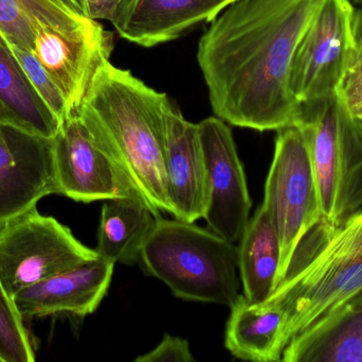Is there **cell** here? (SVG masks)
<instances>
[{"label": "cell", "mask_w": 362, "mask_h": 362, "mask_svg": "<svg viewBox=\"0 0 362 362\" xmlns=\"http://www.w3.org/2000/svg\"><path fill=\"white\" fill-rule=\"evenodd\" d=\"M320 1L235 0L211 21L197 62L215 116L259 132L299 123L291 64Z\"/></svg>", "instance_id": "obj_1"}, {"label": "cell", "mask_w": 362, "mask_h": 362, "mask_svg": "<svg viewBox=\"0 0 362 362\" xmlns=\"http://www.w3.org/2000/svg\"><path fill=\"white\" fill-rule=\"evenodd\" d=\"M165 93L105 62L76 110L155 214L171 215L165 168Z\"/></svg>", "instance_id": "obj_2"}, {"label": "cell", "mask_w": 362, "mask_h": 362, "mask_svg": "<svg viewBox=\"0 0 362 362\" xmlns=\"http://www.w3.org/2000/svg\"><path fill=\"white\" fill-rule=\"evenodd\" d=\"M362 297V210L341 227L319 221L293 251L284 276L262 304L285 315L283 344Z\"/></svg>", "instance_id": "obj_3"}, {"label": "cell", "mask_w": 362, "mask_h": 362, "mask_svg": "<svg viewBox=\"0 0 362 362\" xmlns=\"http://www.w3.org/2000/svg\"><path fill=\"white\" fill-rule=\"evenodd\" d=\"M139 261L180 299L231 307L240 295L238 247L194 222L159 217Z\"/></svg>", "instance_id": "obj_4"}, {"label": "cell", "mask_w": 362, "mask_h": 362, "mask_svg": "<svg viewBox=\"0 0 362 362\" xmlns=\"http://www.w3.org/2000/svg\"><path fill=\"white\" fill-rule=\"evenodd\" d=\"M320 198L321 221L346 225L362 210V121L349 110L340 89L302 104Z\"/></svg>", "instance_id": "obj_5"}, {"label": "cell", "mask_w": 362, "mask_h": 362, "mask_svg": "<svg viewBox=\"0 0 362 362\" xmlns=\"http://www.w3.org/2000/svg\"><path fill=\"white\" fill-rule=\"evenodd\" d=\"M276 132L274 159L262 205L280 240L279 284L300 240L321 220V206L305 131L301 125H295Z\"/></svg>", "instance_id": "obj_6"}, {"label": "cell", "mask_w": 362, "mask_h": 362, "mask_svg": "<svg viewBox=\"0 0 362 362\" xmlns=\"http://www.w3.org/2000/svg\"><path fill=\"white\" fill-rule=\"evenodd\" d=\"M99 256L36 206L0 223V282L11 298Z\"/></svg>", "instance_id": "obj_7"}, {"label": "cell", "mask_w": 362, "mask_h": 362, "mask_svg": "<svg viewBox=\"0 0 362 362\" xmlns=\"http://www.w3.org/2000/svg\"><path fill=\"white\" fill-rule=\"evenodd\" d=\"M357 11L352 0H321L291 64L289 87L300 103L339 91L358 57Z\"/></svg>", "instance_id": "obj_8"}, {"label": "cell", "mask_w": 362, "mask_h": 362, "mask_svg": "<svg viewBox=\"0 0 362 362\" xmlns=\"http://www.w3.org/2000/svg\"><path fill=\"white\" fill-rule=\"evenodd\" d=\"M52 151L57 195L91 203L137 193L78 110L62 121Z\"/></svg>", "instance_id": "obj_9"}, {"label": "cell", "mask_w": 362, "mask_h": 362, "mask_svg": "<svg viewBox=\"0 0 362 362\" xmlns=\"http://www.w3.org/2000/svg\"><path fill=\"white\" fill-rule=\"evenodd\" d=\"M199 127L208 178L206 219L211 231L228 242H240L249 221L251 199L233 134L227 123L208 117Z\"/></svg>", "instance_id": "obj_10"}, {"label": "cell", "mask_w": 362, "mask_h": 362, "mask_svg": "<svg viewBox=\"0 0 362 362\" xmlns=\"http://www.w3.org/2000/svg\"><path fill=\"white\" fill-rule=\"evenodd\" d=\"M57 195L52 138L0 123V223Z\"/></svg>", "instance_id": "obj_11"}, {"label": "cell", "mask_w": 362, "mask_h": 362, "mask_svg": "<svg viewBox=\"0 0 362 362\" xmlns=\"http://www.w3.org/2000/svg\"><path fill=\"white\" fill-rule=\"evenodd\" d=\"M114 48V34L103 26L82 34L42 28L33 52L65 96L71 113L84 101L95 74L110 61Z\"/></svg>", "instance_id": "obj_12"}, {"label": "cell", "mask_w": 362, "mask_h": 362, "mask_svg": "<svg viewBox=\"0 0 362 362\" xmlns=\"http://www.w3.org/2000/svg\"><path fill=\"white\" fill-rule=\"evenodd\" d=\"M165 168L172 216L187 222L204 218L208 208L206 166L198 123H189L170 101L165 113Z\"/></svg>", "instance_id": "obj_13"}, {"label": "cell", "mask_w": 362, "mask_h": 362, "mask_svg": "<svg viewBox=\"0 0 362 362\" xmlns=\"http://www.w3.org/2000/svg\"><path fill=\"white\" fill-rule=\"evenodd\" d=\"M114 267L112 261L95 257L23 289L13 301L23 320L59 314L87 316L107 293Z\"/></svg>", "instance_id": "obj_14"}, {"label": "cell", "mask_w": 362, "mask_h": 362, "mask_svg": "<svg viewBox=\"0 0 362 362\" xmlns=\"http://www.w3.org/2000/svg\"><path fill=\"white\" fill-rule=\"evenodd\" d=\"M235 0H132L112 23L120 38L146 48L180 38L214 21Z\"/></svg>", "instance_id": "obj_15"}, {"label": "cell", "mask_w": 362, "mask_h": 362, "mask_svg": "<svg viewBox=\"0 0 362 362\" xmlns=\"http://www.w3.org/2000/svg\"><path fill=\"white\" fill-rule=\"evenodd\" d=\"M284 362H362V297L293 337Z\"/></svg>", "instance_id": "obj_16"}, {"label": "cell", "mask_w": 362, "mask_h": 362, "mask_svg": "<svg viewBox=\"0 0 362 362\" xmlns=\"http://www.w3.org/2000/svg\"><path fill=\"white\" fill-rule=\"evenodd\" d=\"M0 123L32 135L53 138L61 121L47 106L0 33Z\"/></svg>", "instance_id": "obj_17"}, {"label": "cell", "mask_w": 362, "mask_h": 362, "mask_svg": "<svg viewBox=\"0 0 362 362\" xmlns=\"http://www.w3.org/2000/svg\"><path fill=\"white\" fill-rule=\"evenodd\" d=\"M230 308L225 338L228 351L242 361H281L284 312L276 306L249 303L244 295Z\"/></svg>", "instance_id": "obj_18"}, {"label": "cell", "mask_w": 362, "mask_h": 362, "mask_svg": "<svg viewBox=\"0 0 362 362\" xmlns=\"http://www.w3.org/2000/svg\"><path fill=\"white\" fill-rule=\"evenodd\" d=\"M159 217L138 193L106 200L98 230V255L115 264L135 265Z\"/></svg>", "instance_id": "obj_19"}, {"label": "cell", "mask_w": 362, "mask_h": 362, "mask_svg": "<svg viewBox=\"0 0 362 362\" xmlns=\"http://www.w3.org/2000/svg\"><path fill=\"white\" fill-rule=\"evenodd\" d=\"M244 297L251 304L267 301L278 285L281 244L263 205L249 219L238 247Z\"/></svg>", "instance_id": "obj_20"}, {"label": "cell", "mask_w": 362, "mask_h": 362, "mask_svg": "<svg viewBox=\"0 0 362 362\" xmlns=\"http://www.w3.org/2000/svg\"><path fill=\"white\" fill-rule=\"evenodd\" d=\"M101 26L57 0H0V33L12 46L32 52L37 32L42 28L82 34Z\"/></svg>", "instance_id": "obj_21"}, {"label": "cell", "mask_w": 362, "mask_h": 362, "mask_svg": "<svg viewBox=\"0 0 362 362\" xmlns=\"http://www.w3.org/2000/svg\"><path fill=\"white\" fill-rule=\"evenodd\" d=\"M35 351L25 320L0 282V362H32Z\"/></svg>", "instance_id": "obj_22"}, {"label": "cell", "mask_w": 362, "mask_h": 362, "mask_svg": "<svg viewBox=\"0 0 362 362\" xmlns=\"http://www.w3.org/2000/svg\"><path fill=\"white\" fill-rule=\"evenodd\" d=\"M11 48L38 95L62 123V121L70 114L69 106L52 77L47 72L34 52L12 45Z\"/></svg>", "instance_id": "obj_23"}, {"label": "cell", "mask_w": 362, "mask_h": 362, "mask_svg": "<svg viewBox=\"0 0 362 362\" xmlns=\"http://www.w3.org/2000/svg\"><path fill=\"white\" fill-rule=\"evenodd\" d=\"M136 362H193L195 361L189 342L180 337L165 335L163 341L151 352L138 357Z\"/></svg>", "instance_id": "obj_24"}, {"label": "cell", "mask_w": 362, "mask_h": 362, "mask_svg": "<svg viewBox=\"0 0 362 362\" xmlns=\"http://www.w3.org/2000/svg\"><path fill=\"white\" fill-rule=\"evenodd\" d=\"M340 93L351 113L362 121V57H357L349 69Z\"/></svg>", "instance_id": "obj_25"}, {"label": "cell", "mask_w": 362, "mask_h": 362, "mask_svg": "<svg viewBox=\"0 0 362 362\" xmlns=\"http://www.w3.org/2000/svg\"><path fill=\"white\" fill-rule=\"evenodd\" d=\"M83 14L95 21L114 23L127 10L132 0H78Z\"/></svg>", "instance_id": "obj_26"}, {"label": "cell", "mask_w": 362, "mask_h": 362, "mask_svg": "<svg viewBox=\"0 0 362 362\" xmlns=\"http://www.w3.org/2000/svg\"><path fill=\"white\" fill-rule=\"evenodd\" d=\"M57 1L63 4V6H67V8L71 9V10L76 11V12L82 13L78 0H57Z\"/></svg>", "instance_id": "obj_27"}, {"label": "cell", "mask_w": 362, "mask_h": 362, "mask_svg": "<svg viewBox=\"0 0 362 362\" xmlns=\"http://www.w3.org/2000/svg\"><path fill=\"white\" fill-rule=\"evenodd\" d=\"M357 25H358V35H362V9L357 11Z\"/></svg>", "instance_id": "obj_28"}, {"label": "cell", "mask_w": 362, "mask_h": 362, "mask_svg": "<svg viewBox=\"0 0 362 362\" xmlns=\"http://www.w3.org/2000/svg\"><path fill=\"white\" fill-rule=\"evenodd\" d=\"M358 57H362V35L359 36V40H358Z\"/></svg>", "instance_id": "obj_29"}, {"label": "cell", "mask_w": 362, "mask_h": 362, "mask_svg": "<svg viewBox=\"0 0 362 362\" xmlns=\"http://www.w3.org/2000/svg\"><path fill=\"white\" fill-rule=\"evenodd\" d=\"M353 2H354L355 4H361L362 6V0H352Z\"/></svg>", "instance_id": "obj_30"}]
</instances>
